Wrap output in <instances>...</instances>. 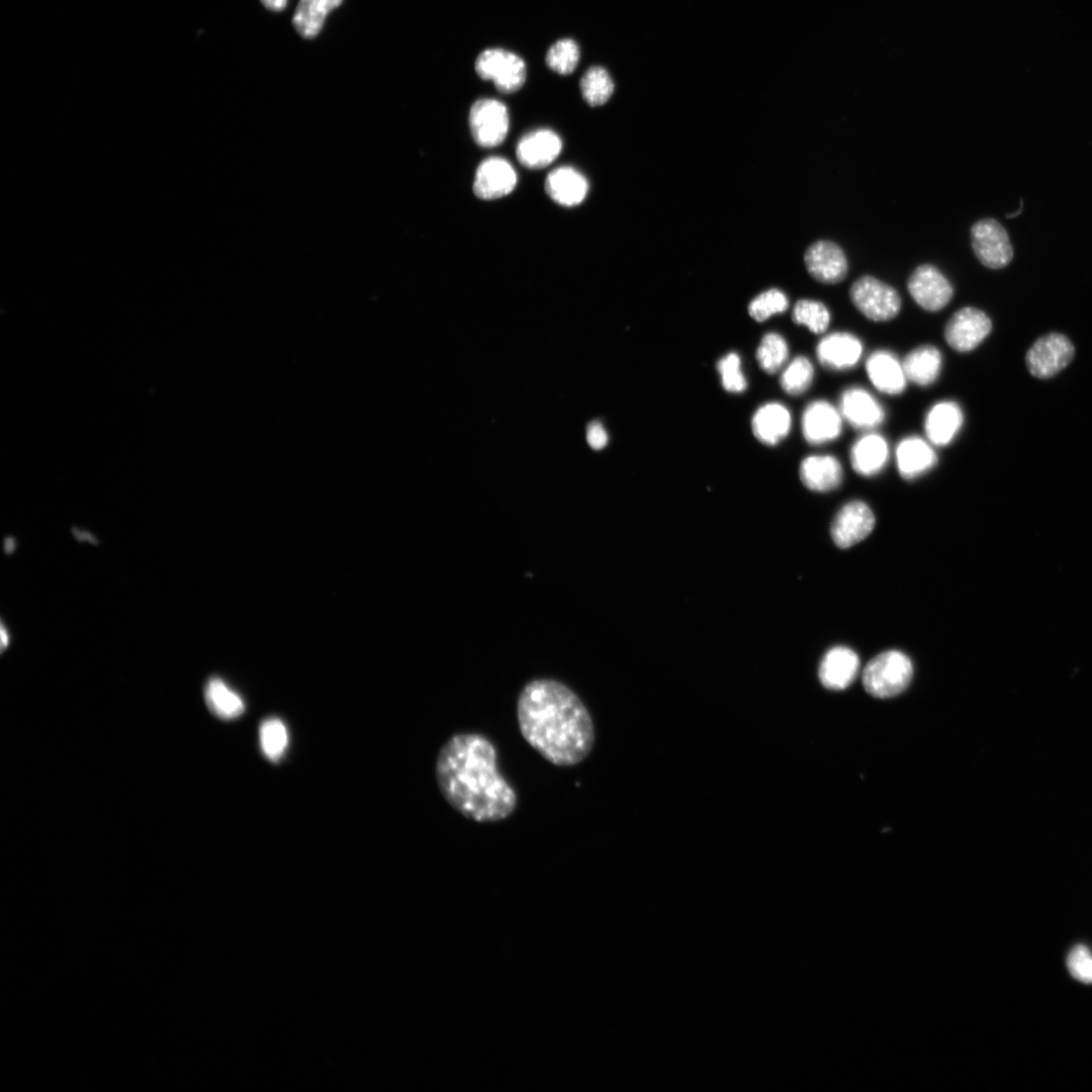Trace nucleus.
I'll list each match as a JSON object with an SVG mask.
<instances>
[{"label":"nucleus","instance_id":"58836bf2","mask_svg":"<svg viewBox=\"0 0 1092 1092\" xmlns=\"http://www.w3.org/2000/svg\"><path fill=\"white\" fill-rule=\"evenodd\" d=\"M262 3L269 9L274 11H280L285 8L287 0H261Z\"/></svg>","mask_w":1092,"mask_h":1092},{"label":"nucleus","instance_id":"7c9ffc66","mask_svg":"<svg viewBox=\"0 0 1092 1092\" xmlns=\"http://www.w3.org/2000/svg\"><path fill=\"white\" fill-rule=\"evenodd\" d=\"M580 91L583 99L590 106L603 105L614 92V82L606 69L595 66L582 76Z\"/></svg>","mask_w":1092,"mask_h":1092},{"label":"nucleus","instance_id":"1a4fd4ad","mask_svg":"<svg viewBox=\"0 0 1092 1092\" xmlns=\"http://www.w3.org/2000/svg\"><path fill=\"white\" fill-rule=\"evenodd\" d=\"M992 323L982 310L966 306L956 311L944 329L947 344L958 352H970L990 334Z\"/></svg>","mask_w":1092,"mask_h":1092},{"label":"nucleus","instance_id":"b1692460","mask_svg":"<svg viewBox=\"0 0 1092 1092\" xmlns=\"http://www.w3.org/2000/svg\"><path fill=\"white\" fill-rule=\"evenodd\" d=\"M849 458L856 473L867 477L874 476L881 472L888 462V443L882 435L869 432L853 443Z\"/></svg>","mask_w":1092,"mask_h":1092},{"label":"nucleus","instance_id":"4468645a","mask_svg":"<svg viewBox=\"0 0 1092 1092\" xmlns=\"http://www.w3.org/2000/svg\"><path fill=\"white\" fill-rule=\"evenodd\" d=\"M517 173L504 158L490 157L477 167L473 192L484 200L497 199L510 194L517 185Z\"/></svg>","mask_w":1092,"mask_h":1092},{"label":"nucleus","instance_id":"4be33fe9","mask_svg":"<svg viewBox=\"0 0 1092 1092\" xmlns=\"http://www.w3.org/2000/svg\"><path fill=\"white\" fill-rule=\"evenodd\" d=\"M792 426L791 413L783 403L772 401L760 405L751 419L754 437L762 444L774 446L785 439Z\"/></svg>","mask_w":1092,"mask_h":1092},{"label":"nucleus","instance_id":"473e14b6","mask_svg":"<svg viewBox=\"0 0 1092 1092\" xmlns=\"http://www.w3.org/2000/svg\"><path fill=\"white\" fill-rule=\"evenodd\" d=\"M792 320L814 334H821L829 327L830 312L821 301L800 299L794 306Z\"/></svg>","mask_w":1092,"mask_h":1092},{"label":"nucleus","instance_id":"7ed1b4c3","mask_svg":"<svg viewBox=\"0 0 1092 1092\" xmlns=\"http://www.w3.org/2000/svg\"><path fill=\"white\" fill-rule=\"evenodd\" d=\"M912 675L909 657L901 651L888 650L869 661L862 672V684L870 695L885 699L901 694Z\"/></svg>","mask_w":1092,"mask_h":1092},{"label":"nucleus","instance_id":"a211bd4d","mask_svg":"<svg viewBox=\"0 0 1092 1092\" xmlns=\"http://www.w3.org/2000/svg\"><path fill=\"white\" fill-rule=\"evenodd\" d=\"M872 384L881 392L897 395L905 390L908 381L902 362L890 351L878 350L866 362Z\"/></svg>","mask_w":1092,"mask_h":1092},{"label":"nucleus","instance_id":"4c0bfd02","mask_svg":"<svg viewBox=\"0 0 1092 1092\" xmlns=\"http://www.w3.org/2000/svg\"><path fill=\"white\" fill-rule=\"evenodd\" d=\"M588 445L595 450L603 449L608 443V434L600 422H593L586 430Z\"/></svg>","mask_w":1092,"mask_h":1092},{"label":"nucleus","instance_id":"c756f323","mask_svg":"<svg viewBox=\"0 0 1092 1092\" xmlns=\"http://www.w3.org/2000/svg\"><path fill=\"white\" fill-rule=\"evenodd\" d=\"M758 366L767 374L777 373L787 362L789 346L786 339L778 333H766L756 349Z\"/></svg>","mask_w":1092,"mask_h":1092},{"label":"nucleus","instance_id":"f8f14e48","mask_svg":"<svg viewBox=\"0 0 1092 1092\" xmlns=\"http://www.w3.org/2000/svg\"><path fill=\"white\" fill-rule=\"evenodd\" d=\"M842 416L838 408L824 399L807 404L802 414L804 439L811 445H821L837 439L842 431Z\"/></svg>","mask_w":1092,"mask_h":1092},{"label":"nucleus","instance_id":"20e7f679","mask_svg":"<svg viewBox=\"0 0 1092 1092\" xmlns=\"http://www.w3.org/2000/svg\"><path fill=\"white\" fill-rule=\"evenodd\" d=\"M849 296L854 306L868 318L886 322L894 318L901 308V297L891 285L869 275L855 280Z\"/></svg>","mask_w":1092,"mask_h":1092},{"label":"nucleus","instance_id":"c9c22d12","mask_svg":"<svg viewBox=\"0 0 1092 1092\" xmlns=\"http://www.w3.org/2000/svg\"><path fill=\"white\" fill-rule=\"evenodd\" d=\"M723 388L731 393H741L747 387L746 378L741 369V359L735 352L724 355L717 362Z\"/></svg>","mask_w":1092,"mask_h":1092},{"label":"nucleus","instance_id":"c85d7f7f","mask_svg":"<svg viewBox=\"0 0 1092 1092\" xmlns=\"http://www.w3.org/2000/svg\"><path fill=\"white\" fill-rule=\"evenodd\" d=\"M259 744L264 756L278 762L286 753L289 734L285 723L277 717L264 719L259 726Z\"/></svg>","mask_w":1092,"mask_h":1092},{"label":"nucleus","instance_id":"9b49d317","mask_svg":"<svg viewBox=\"0 0 1092 1092\" xmlns=\"http://www.w3.org/2000/svg\"><path fill=\"white\" fill-rule=\"evenodd\" d=\"M875 516L861 500L845 504L831 525V537L839 548H848L864 539L874 529Z\"/></svg>","mask_w":1092,"mask_h":1092},{"label":"nucleus","instance_id":"e433bc0d","mask_svg":"<svg viewBox=\"0 0 1092 1092\" xmlns=\"http://www.w3.org/2000/svg\"><path fill=\"white\" fill-rule=\"evenodd\" d=\"M1067 968L1076 980L1092 984V952L1086 945H1075L1068 954Z\"/></svg>","mask_w":1092,"mask_h":1092},{"label":"nucleus","instance_id":"412c9836","mask_svg":"<svg viewBox=\"0 0 1092 1092\" xmlns=\"http://www.w3.org/2000/svg\"><path fill=\"white\" fill-rule=\"evenodd\" d=\"M895 457L898 471L905 479H914L924 474L937 462L931 443L919 436L902 439L896 447Z\"/></svg>","mask_w":1092,"mask_h":1092},{"label":"nucleus","instance_id":"ddd939ff","mask_svg":"<svg viewBox=\"0 0 1092 1092\" xmlns=\"http://www.w3.org/2000/svg\"><path fill=\"white\" fill-rule=\"evenodd\" d=\"M804 261L809 274L821 283L836 284L846 277V256L834 242H815L807 249Z\"/></svg>","mask_w":1092,"mask_h":1092},{"label":"nucleus","instance_id":"f704fd0d","mask_svg":"<svg viewBox=\"0 0 1092 1092\" xmlns=\"http://www.w3.org/2000/svg\"><path fill=\"white\" fill-rule=\"evenodd\" d=\"M788 306L787 295L783 291L772 288L755 296L748 305V312L756 322H763L774 314L784 312Z\"/></svg>","mask_w":1092,"mask_h":1092},{"label":"nucleus","instance_id":"a878e982","mask_svg":"<svg viewBox=\"0 0 1092 1092\" xmlns=\"http://www.w3.org/2000/svg\"><path fill=\"white\" fill-rule=\"evenodd\" d=\"M902 364L909 381L919 386H928L939 376L942 355L936 347L922 345L909 352Z\"/></svg>","mask_w":1092,"mask_h":1092},{"label":"nucleus","instance_id":"f3484780","mask_svg":"<svg viewBox=\"0 0 1092 1092\" xmlns=\"http://www.w3.org/2000/svg\"><path fill=\"white\" fill-rule=\"evenodd\" d=\"M562 142L557 133L547 128L532 130L518 142V161L529 169H542L550 165L560 154Z\"/></svg>","mask_w":1092,"mask_h":1092},{"label":"nucleus","instance_id":"f257e3e1","mask_svg":"<svg viewBox=\"0 0 1092 1092\" xmlns=\"http://www.w3.org/2000/svg\"><path fill=\"white\" fill-rule=\"evenodd\" d=\"M436 781L446 802L464 817L493 823L510 817L518 799L498 769L493 743L478 733H458L440 748Z\"/></svg>","mask_w":1092,"mask_h":1092},{"label":"nucleus","instance_id":"5701e85b","mask_svg":"<svg viewBox=\"0 0 1092 1092\" xmlns=\"http://www.w3.org/2000/svg\"><path fill=\"white\" fill-rule=\"evenodd\" d=\"M545 190L554 202L572 207L584 200L588 183L585 177L574 168L562 166L547 175Z\"/></svg>","mask_w":1092,"mask_h":1092},{"label":"nucleus","instance_id":"bb28decb","mask_svg":"<svg viewBox=\"0 0 1092 1092\" xmlns=\"http://www.w3.org/2000/svg\"><path fill=\"white\" fill-rule=\"evenodd\" d=\"M204 700L209 711L221 720H235L245 712L242 697L219 677H210L204 687Z\"/></svg>","mask_w":1092,"mask_h":1092},{"label":"nucleus","instance_id":"f03ea898","mask_svg":"<svg viewBox=\"0 0 1092 1092\" xmlns=\"http://www.w3.org/2000/svg\"><path fill=\"white\" fill-rule=\"evenodd\" d=\"M517 718L523 738L554 765L578 764L593 749L592 716L579 697L561 681H529L519 695Z\"/></svg>","mask_w":1092,"mask_h":1092},{"label":"nucleus","instance_id":"aec40b11","mask_svg":"<svg viewBox=\"0 0 1092 1092\" xmlns=\"http://www.w3.org/2000/svg\"><path fill=\"white\" fill-rule=\"evenodd\" d=\"M859 668L857 654L844 646L826 652L819 665L821 684L830 690H843L856 677Z\"/></svg>","mask_w":1092,"mask_h":1092},{"label":"nucleus","instance_id":"cd10ccee","mask_svg":"<svg viewBox=\"0 0 1092 1092\" xmlns=\"http://www.w3.org/2000/svg\"><path fill=\"white\" fill-rule=\"evenodd\" d=\"M341 3L342 0H300L292 19L294 27L301 36L314 37L327 14Z\"/></svg>","mask_w":1092,"mask_h":1092},{"label":"nucleus","instance_id":"393cba45","mask_svg":"<svg viewBox=\"0 0 1092 1092\" xmlns=\"http://www.w3.org/2000/svg\"><path fill=\"white\" fill-rule=\"evenodd\" d=\"M799 473L807 488L819 492L837 488L843 477L840 462L831 455L807 456L800 464Z\"/></svg>","mask_w":1092,"mask_h":1092},{"label":"nucleus","instance_id":"6ab92c4d","mask_svg":"<svg viewBox=\"0 0 1092 1092\" xmlns=\"http://www.w3.org/2000/svg\"><path fill=\"white\" fill-rule=\"evenodd\" d=\"M964 423V413L953 400L934 403L924 419L927 440L935 446L948 445L958 435Z\"/></svg>","mask_w":1092,"mask_h":1092},{"label":"nucleus","instance_id":"dca6fc26","mask_svg":"<svg viewBox=\"0 0 1092 1092\" xmlns=\"http://www.w3.org/2000/svg\"><path fill=\"white\" fill-rule=\"evenodd\" d=\"M818 361L827 369L842 371L854 367L862 355L860 340L846 332L828 334L816 347Z\"/></svg>","mask_w":1092,"mask_h":1092},{"label":"nucleus","instance_id":"9d476101","mask_svg":"<svg viewBox=\"0 0 1092 1092\" xmlns=\"http://www.w3.org/2000/svg\"><path fill=\"white\" fill-rule=\"evenodd\" d=\"M907 287L914 301L928 311L942 309L953 295L950 282L930 264L918 266L911 273Z\"/></svg>","mask_w":1092,"mask_h":1092},{"label":"nucleus","instance_id":"72a5a7b5","mask_svg":"<svg viewBox=\"0 0 1092 1092\" xmlns=\"http://www.w3.org/2000/svg\"><path fill=\"white\" fill-rule=\"evenodd\" d=\"M545 60L547 66L555 73L570 74L578 64L579 48L573 39H559L549 48Z\"/></svg>","mask_w":1092,"mask_h":1092},{"label":"nucleus","instance_id":"6e6552de","mask_svg":"<svg viewBox=\"0 0 1092 1092\" xmlns=\"http://www.w3.org/2000/svg\"><path fill=\"white\" fill-rule=\"evenodd\" d=\"M971 239L973 250L984 266L999 269L1010 263L1012 246L1007 232L997 220L984 218L975 222Z\"/></svg>","mask_w":1092,"mask_h":1092},{"label":"nucleus","instance_id":"423d86ee","mask_svg":"<svg viewBox=\"0 0 1092 1092\" xmlns=\"http://www.w3.org/2000/svg\"><path fill=\"white\" fill-rule=\"evenodd\" d=\"M469 126L477 145L483 148L496 147L506 140L509 131L508 108L496 99H479L470 108Z\"/></svg>","mask_w":1092,"mask_h":1092},{"label":"nucleus","instance_id":"0eeeda50","mask_svg":"<svg viewBox=\"0 0 1092 1092\" xmlns=\"http://www.w3.org/2000/svg\"><path fill=\"white\" fill-rule=\"evenodd\" d=\"M1074 354V346L1066 336L1052 333L1039 338L1029 348L1026 366L1032 376L1051 378L1068 366Z\"/></svg>","mask_w":1092,"mask_h":1092},{"label":"nucleus","instance_id":"2eb2a0df","mask_svg":"<svg viewBox=\"0 0 1092 1092\" xmlns=\"http://www.w3.org/2000/svg\"><path fill=\"white\" fill-rule=\"evenodd\" d=\"M842 419L858 430L871 431L885 420V410L867 389L852 386L845 389L839 400Z\"/></svg>","mask_w":1092,"mask_h":1092},{"label":"nucleus","instance_id":"39448f33","mask_svg":"<svg viewBox=\"0 0 1092 1092\" xmlns=\"http://www.w3.org/2000/svg\"><path fill=\"white\" fill-rule=\"evenodd\" d=\"M477 75L491 81L496 89L506 94L518 91L526 80V65L518 55L503 49H487L476 59Z\"/></svg>","mask_w":1092,"mask_h":1092},{"label":"nucleus","instance_id":"2f4dec72","mask_svg":"<svg viewBox=\"0 0 1092 1092\" xmlns=\"http://www.w3.org/2000/svg\"><path fill=\"white\" fill-rule=\"evenodd\" d=\"M814 379V367L805 356L795 357L783 370L780 384L783 390L790 395L804 393Z\"/></svg>","mask_w":1092,"mask_h":1092}]
</instances>
